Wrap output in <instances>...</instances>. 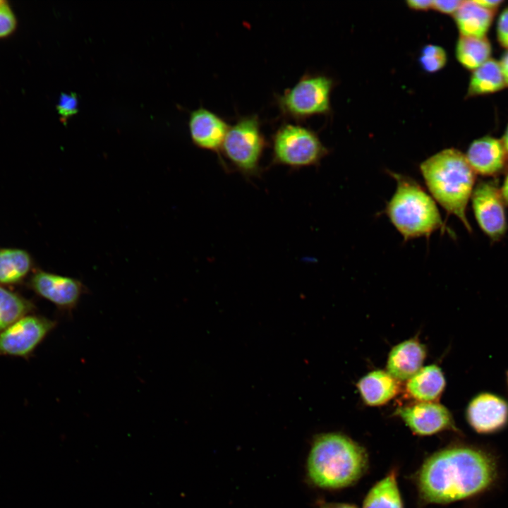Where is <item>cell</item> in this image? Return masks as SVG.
<instances>
[{
  "label": "cell",
  "instance_id": "1",
  "mask_svg": "<svg viewBox=\"0 0 508 508\" xmlns=\"http://www.w3.org/2000/svg\"><path fill=\"white\" fill-rule=\"evenodd\" d=\"M497 468L488 452L469 446L449 447L429 457L417 476L421 498L449 503L476 496L495 483Z\"/></svg>",
  "mask_w": 508,
  "mask_h": 508
},
{
  "label": "cell",
  "instance_id": "2",
  "mask_svg": "<svg viewBox=\"0 0 508 508\" xmlns=\"http://www.w3.org/2000/svg\"><path fill=\"white\" fill-rule=\"evenodd\" d=\"M368 455L349 437L334 433L316 435L306 461V476L311 485L339 489L356 483L365 473Z\"/></svg>",
  "mask_w": 508,
  "mask_h": 508
},
{
  "label": "cell",
  "instance_id": "3",
  "mask_svg": "<svg viewBox=\"0 0 508 508\" xmlns=\"http://www.w3.org/2000/svg\"><path fill=\"white\" fill-rule=\"evenodd\" d=\"M420 171L433 199L471 231L466 211L476 174L465 155L454 148L445 149L423 161Z\"/></svg>",
  "mask_w": 508,
  "mask_h": 508
},
{
  "label": "cell",
  "instance_id": "4",
  "mask_svg": "<svg viewBox=\"0 0 508 508\" xmlns=\"http://www.w3.org/2000/svg\"><path fill=\"white\" fill-rule=\"evenodd\" d=\"M389 174L397 188L385 212L404 239L428 237L438 229L445 231L436 202L425 189L410 176Z\"/></svg>",
  "mask_w": 508,
  "mask_h": 508
},
{
  "label": "cell",
  "instance_id": "5",
  "mask_svg": "<svg viewBox=\"0 0 508 508\" xmlns=\"http://www.w3.org/2000/svg\"><path fill=\"white\" fill-rule=\"evenodd\" d=\"M267 145L258 115L241 116L229 126L222 145V157L223 159L224 157L233 169L245 177L258 176L262 171L260 159Z\"/></svg>",
  "mask_w": 508,
  "mask_h": 508
},
{
  "label": "cell",
  "instance_id": "6",
  "mask_svg": "<svg viewBox=\"0 0 508 508\" xmlns=\"http://www.w3.org/2000/svg\"><path fill=\"white\" fill-rule=\"evenodd\" d=\"M271 145V164L291 169L316 166L328 153L317 133L299 123H282L272 135Z\"/></svg>",
  "mask_w": 508,
  "mask_h": 508
},
{
  "label": "cell",
  "instance_id": "7",
  "mask_svg": "<svg viewBox=\"0 0 508 508\" xmlns=\"http://www.w3.org/2000/svg\"><path fill=\"white\" fill-rule=\"evenodd\" d=\"M332 78L322 74L306 73L282 94L274 95L280 115L297 123L330 111Z\"/></svg>",
  "mask_w": 508,
  "mask_h": 508
},
{
  "label": "cell",
  "instance_id": "8",
  "mask_svg": "<svg viewBox=\"0 0 508 508\" xmlns=\"http://www.w3.org/2000/svg\"><path fill=\"white\" fill-rule=\"evenodd\" d=\"M56 326V320L43 315L21 318L0 332V356L28 359Z\"/></svg>",
  "mask_w": 508,
  "mask_h": 508
},
{
  "label": "cell",
  "instance_id": "9",
  "mask_svg": "<svg viewBox=\"0 0 508 508\" xmlns=\"http://www.w3.org/2000/svg\"><path fill=\"white\" fill-rule=\"evenodd\" d=\"M28 286L38 296L49 301L61 313L71 315L87 287L79 279L35 268Z\"/></svg>",
  "mask_w": 508,
  "mask_h": 508
},
{
  "label": "cell",
  "instance_id": "10",
  "mask_svg": "<svg viewBox=\"0 0 508 508\" xmlns=\"http://www.w3.org/2000/svg\"><path fill=\"white\" fill-rule=\"evenodd\" d=\"M476 219L482 231L492 240L500 239L506 232L504 202L500 190L491 182H482L471 195Z\"/></svg>",
  "mask_w": 508,
  "mask_h": 508
},
{
  "label": "cell",
  "instance_id": "11",
  "mask_svg": "<svg viewBox=\"0 0 508 508\" xmlns=\"http://www.w3.org/2000/svg\"><path fill=\"white\" fill-rule=\"evenodd\" d=\"M395 413L416 435H431L456 428L450 411L436 401H417L399 407Z\"/></svg>",
  "mask_w": 508,
  "mask_h": 508
},
{
  "label": "cell",
  "instance_id": "12",
  "mask_svg": "<svg viewBox=\"0 0 508 508\" xmlns=\"http://www.w3.org/2000/svg\"><path fill=\"white\" fill-rule=\"evenodd\" d=\"M466 418L477 433L494 434L504 429L508 423V404L497 394L480 392L468 403Z\"/></svg>",
  "mask_w": 508,
  "mask_h": 508
},
{
  "label": "cell",
  "instance_id": "13",
  "mask_svg": "<svg viewBox=\"0 0 508 508\" xmlns=\"http://www.w3.org/2000/svg\"><path fill=\"white\" fill-rule=\"evenodd\" d=\"M229 126L220 116L202 107L190 114L188 128L193 143L199 148L215 152L224 168L222 148Z\"/></svg>",
  "mask_w": 508,
  "mask_h": 508
},
{
  "label": "cell",
  "instance_id": "14",
  "mask_svg": "<svg viewBox=\"0 0 508 508\" xmlns=\"http://www.w3.org/2000/svg\"><path fill=\"white\" fill-rule=\"evenodd\" d=\"M465 156L474 173L483 176H492L500 172L505 166L507 159L502 141L488 135L473 140Z\"/></svg>",
  "mask_w": 508,
  "mask_h": 508
},
{
  "label": "cell",
  "instance_id": "15",
  "mask_svg": "<svg viewBox=\"0 0 508 508\" xmlns=\"http://www.w3.org/2000/svg\"><path fill=\"white\" fill-rule=\"evenodd\" d=\"M425 356L424 345L416 339L406 340L391 350L387 372L398 381L409 380L421 368Z\"/></svg>",
  "mask_w": 508,
  "mask_h": 508
},
{
  "label": "cell",
  "instance_id": "16",
  "mask_svg": "<svg viewBox=\"0 0 508 508\" xmlns=\"http://www.w3.org/2000/svg\"><path fill=\"white\" fill-rule=\"evenodd\" d=\"M35 270L31 254L18 248H0V286H16L24 282Z\"/></svg>",
  "mask_w": 508,
  "mask_h": 508
},
{
  "label": "cell",
  "instance_id": "17",
  "mask_svg": "<svg viewBox=\"0 0 508 508\" xmlns=\"http://www.w3.org/2000/svg\"><path fill=\"white\" fill-rule=\"evenodd\" d=\"M356 386L363 401L370 406L385 404L399 392V381L382 370L370 372Z\"/></svg>",
  "mask_w": 508,
  "mask_h": 508
},
{
  "label": "cell",
  "instance_id": "18",
  "mask_svg": "<svg viewBox=\"0 0 508 508\" xmlns=\"http://www.w3.org/2000/svg\"><path fill=\"white\" fill-rule=\"evenodd\" d=\"M446 382L442 370L436 365L421 368L407 380V394L417 401H434L439 399Z\"/></svg>",
  "mask_w": 508,
  "mask_h": 508
},
{
  "label": "cell",
  "instance_id": "19",
  "mask_svg": "<svg viewBox=\"0 0 508 508\" xmlns=\"http://www.w3.org/2000/svg\"><path fill=\"white\" fill-rule=\"evenodd\" d=\"M493 11L475 1H462L454 13V20L461 35L484 37L493 20Z\"/></svg>",
  "mask_w": 508,
  "mask_h": 508
},
{
  "label": "cell",
  "instance_id": "20",
  "mask_svg": "<svg viewBox=\"0 0 508 508\" xmlns=\"http://www.w3.org/2000/svg\"><path fill=\"white\" fill-rule=\"evenodd\" d=\"M506 85L500 62L490 59L473 71L467 96L473 97L494 93L501 90Z\"/></svg>",
  "mask_w": 508,
  "mask_h": 508
},
{
  "label": "cell",
  "instance_id": "21",
  "mask_svg": "<svg viewBox=\"0 0 508 508\" xmlns=\"http://www.w3.org/2000/svg\"><path fill=\"white\" fill-rule=\"evenodd\" d=\"M491 52V44L485 37L461 35L456 46L458 61L466 69L472 71L490 59Z\"/></svg>",
  "mask_w": 508,
  "mask_h": 508
},
{
  "label": "cell",
  "instance_id": "22",
  "mask_svg": "<svg viewBox=\"0 0 508 508\" xmlns=\"http://www.w3.org/2000/svg\"><path fill=\"white\" fill-rule=\"evenodd\" d=\"M363 508H403L395 470L370 490L364 500Z\"/></svg>",
  "mask_w": 508,
  "mask_h": 508
},
{
  "label": "cell",
  "instance_id": "23",
  "mask_svg": "<svg viewBox=\"0 0 508 508\" xmlns=\"http://www.w3.org/2000/svg\"><path fill=\"white\" fill-rule=\"evenodd\" d=\"M35 310V306L32 301L0 286V332Z\"/></svg>",
  "mask_w": 508,
  "mask_h": 508
},
{
  "label": "cell",
  "instance_id": "24",
  "mask_svg": "<svg viewBox=\"0 0 508 508\" xmlns=\"http://www.w3.org/2000/svg\"><path fill=\"white\" fill-rule=\"evenodd\" d=\"M447 61L445 50L438 45L428 44L421 52L419 63L428 73H435L442 69Z\"/></svg>",
  "mask_w": 508,
  "mask_h": 508
},
{
  "label": "cell",
  "instance_id": "25",
  "mask_svg": "<svg viewBox=\"0 0 508 508\" xmlns=\"http://www.w3.org/2000/svg\"><path fill=\"white\" fill-rule=\"evenodd\" d=\"M56 110L62 122L75 114L78 111V96L74 92L61 93L59 96Z\"/></svg>",
  "mask_w": 508,
  "mask_h": 508
},
{
  "label": "cell",
  "instance_id": "26",
  "mask_svg": "<svg viewBox=\"0 0 508 508\" xmlns=\"http://www.w3.org/2000/svg\"><path fill=\"white\" fill-rule=\"evenodd\" d=\"M16 27V16L6 2L3 1L0 3V37L11 34Z\"/></svg>",
  "mask_w": 508,
  "mask_h": 508
},
{
  "label": "cell",
  "instance_id": "27",
  "mask_svg": "<svg viewBox=\"0 0 508 508\" xmlns=\"http://www.w3.org/2000/svg\"><path fill=\"white\" fill-rule=\"evenodd\" d=\"M497 36L500 44L503 47L508 49V8L504 9L499 16Z\"/></svg>",
  "mask_w": 508,
  "mask_h": 508
},
{
  "label": "cell",
  "instance_id": "28",
  "mask_svg": "<svg viewBox=\"0 0 508 508\" xmlns=\"http://www.w3.org/2000/svg\"><path fill=\"white\" fill-rule=\"evenodd\" d=\"M462 1H433V9L445 14H454Z\"/></svg>",
  "mask_w": 508,
  "mask_h": 508
},
{
  "label": "cell",
  "instance_id": "29",
  "mask_svg": "<svg viewBox=\"0 0 508 508\" xmlns=\"http://www.w3.org/2000/svg\"><path fill=\"white\" fill-rule=\"evenodd\" d=\"M433 1L410 0L406 1L408 7L415 11H428L433 8Z\"/></svg>",
  "mask_w": 508,
  "mask_h": 508
},
{
  "label": "cell",
  "instance_id": "30",
  "mask_svg": "<svg viewBox=\"0 0 508 508\" xmlns=\"http://www.w3.org/2000/svg\"><path fill=\"white\" fill-rule=\"evenodd\" d=\"M475 1L480 6L491 11H495L504 2L501 0H475Z\"/></svg>",
  "mask_w": 508,
  "mask_h": 508
},
{
  "label": "cell",
  "instance_id": "31",
  "mask_svg": "<svg viewBox=\"0 0 508 508\" xmlns=\"http://www.w3.org/2000/svg\"><path fill=\"white\" fill-rule=\"evenodd\" d=\"M318 508H357L354 506L343 504V503H334L329 502L323 500H319L317 501Z\"/></svg>",
  "mask_w": 508,
  "mask_h": 508
},
{
  "label": "cell",
  "instance_id": "32",
  "mask_svg": "<svg viewBox=\"0 0 508 508\" xmlns=\"http://www.w3.org/2000/svg\"><path fill=\"white\" fill-rule=\"evenodd\" d=\"M500 62L502 71L505 80L506 85H508V50L504 52Z\"/></svg>",
  "mask_w": 508,
  "mask_h": 508
},
{
  "label": "cell",
  "instance_id": "33",
  "mask_svg": "<svg viewBox=\"0 0 508 508\" xmlns=\"http://www.w3.org/2000/svg\"><path fill=\"white\" fill-rule=\"evenodd\" d=\"M500 190L504 202L508 204V173L504 180L502 188Z\"/></svg>",
  "mask_w": 508,
  "mask_h": 508
},
{
  "label": "cell",
  "instance_id": "34",
  "mask_svg": "<svg viewBox=\"0 0 508 508\" xmlns=\"http://www.w3.org/2000/svg\"><path fill=\"white\" fill-rule=\"evenodd\" d=\"M501 141L504 146L507 155H508V125L505 129Z\"/></svg>",
  "mask_w": 508,
  "mask_h": 508
},
{
  "label": "cell",
  "instance_id": "35",
  "mask_svg": "<svg viewBox=\"0 0 508 508\" xmlns=\"http://www.w3.org/2000/svg\"><path fill=\"white\" fill-rule=\"evenodd\" d=\"M506 379H507V386H508V370L506 373Z\"/></svg>",
  "mask_w": 508,
  "mask_h": 508
},
{
  "label": "cell",
  "instance_id": "36",
  "mask_svg": "<svg viewBox=\"0 0 508 508\" xmlns=\"http://www.w3.org/2000/svg\"><path fill=\"white\" fill-rule=\"evenodd\" d=\"M2 1H1V0H0V3H1Z\"/></svg>",
  "mask_w": 508,
  "mask_h": 508
}]
</instances>
